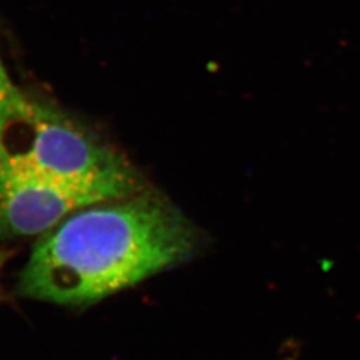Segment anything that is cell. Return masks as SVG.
Returning a JSON list of instances; mask_svg holds the SVG:
<instances>
[{
  "label": "cell",
  "instance_id": "6da1fadb",
  "mask_svg": "<svg viewBox=\"0 0 360 360\" xmlns=\"http://www.w3.org/2000/svg\"><path fill=\"white\" fill-rule=\"evenodd\" d=\"M199 245L191 220L143 188L77 210L40 235L16 288L59 306L92 304L187 262Z\"/></svg>",
  "mask_w": 360,
  "mask_h": 360
},
{
  "label": "cell",
  "instance_id": "7a4b0ae2",
  "mask_svg": "<svg viewBox=\"0 0 360 360\" xmlns=\"http://www.w3.org/2000/svg\"><path fill=\"white\" fill-rule=\"evenodd\" d=\"M0 166L51 179L143 190L123 155L58 107L8 80L0 89Z\"/></svg>",
  "mask_w": 360,
  "mask_h": 360
},
{
  "label": "cell",
  "instance_id": "3957f363",
  "mask_svg": "<svg viewBox=\"0 0 360 360\" xmlns=\"http://www.w3.org/2000/svg\"><path fill=\"white\" fill-rule=\"evenodd\" d=\"M129 195L116 187L51 179L0 166V236H40L77 210Z\"/></svg>",
  "mask_w": 360,
  "mask_h": 360
},
{
  "label": "cell",
  "instance_id": "277c9868",
  "mask_svg": "<svg viewBox=\"0 0 360 360\" xmlns=\"http://www.w3.org/2000/svg\"><path fill=\"white\" fill-rule=\"evenodd\" d=\"M8 80H10V79L7 77V72H6L4 67H3L1 62H0V89H1V86L6 84Z\"/></svg>",
  "mask_w": 360,
  "mask_h": 360
},
{
  "label": "cell",
  "instance_id": "5b68a950",
  "mask_svg": "<svg viewBox=\"0 0 360 360\" xmlns=\"http://www.w3.org/2000/svg\"><path fill=\"white\" fill-rule=\"evenodd\" d=\"M3 260H4V257L0 255V270H1V266H3Z\"/></svg>",
  "mask_w": 360,
  "mask_h": 360
}]
</instances>
